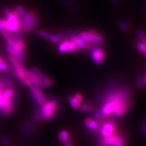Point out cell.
Returning <instances> with one entry per match:
<instances>
[{"mask_svg":"<svg viewBox=\"0 0 146 146\" xmlns=\"http://www.w3.org/2000/svg\"><path fill=\"white\" fill-rule=\"evenodd\" d=\"M20 31L31 32L38 25V20L33 12H27L24 17L19 15Z\"/></svg>","mask_w":146,"mask_h":146,"instance_id":"cell-2","label":"cell"},{"mask_svg":"<svg viewBox=\"0 0 146 146\" xmlns=\"http://www.w3.org/2000/svg\"><path fill=\"white\" fill-rule=\"evenodd\" d=\"M91 108V105L88 103H84L82 105H80L79 107V109L83 112H88L90 110Z\"/></svg>","mask_w":146,"mask_h":146,"instance_id":"cell-20","label":"cell"},{"mask_svg":"<svg viewBox=\"0 0 146 146\" xmlns=\"http://www.w3.org/2000/svg\"><path fill=\"white\" fill-rule=\"evenodd\" d=\"M73 97H74L77 100V101H79L80 103L82 101V100H83V98H82V96L80 93H76V94H75L74 96H73Z\"/></svg>","mask_w":146,"mask_h":146,"instance_id":"cell-34","label":"cell"},{"mask_svg":"<svg viewBox=\"0 0 146 146\" xmlns=\"http://www.w3.org/2000/svg\"><path fill=\"white\" fill-rule=\"evenodd\" d=\"M6 30V20L4 18H0V32Z\"/></svg>","mask_w":146,"mask_h":146,"instance_id":"cell-27","label":"cell"},{"mask_svg":"<svg viewBox=\"0 0 146 146\" xmlns=\"http://www.w3.org/2000/svg\"><path fill=\"white\" fill-rule=\"evenodd\" d=\"M68 100H69V102L70 106L74 108V109H78L80 107V103L77 101V100L73 97V96H70L68 98Z\"/></svg>","mask_w":146,"mask_h":146,"instance_id":"cell-17","label":"cell"},{"mask_svg":"<svg viewBox=\"0 0 146 146\" xmlns=\"http://www.w3.org/2000/svg\"><path fill=\"white\" fill-rule=\"evenodd\" d=\"M27 86H28L30 88L31 90V96L35 100V101L39 105L42 106L46 101V98L43 91L38 88V86L35 85L31 80Z\"/></svg>","mask_w":146,"mask_h":146,"instance_id":"cell-5","label":"cell"},{"mask_svg":"<svg viewBox=\"0 0 146 146\" xmlns=\"http://www.w3.org/2000/svg\"><path fill=\"white\" fill-rule=\"evenodd\" d=\"M145 75H144L143 77L142 76H140L138 80V84H137V85L139 88H141L143 87L144 85H145Z\"/></svg>","mask_w":146,"mask_h":146,"instance_id":"cell-22","label":"cell"},{"mask_svg":"<svg viewBox=\"0 0 146 146\" xmlns=\"http://www.w3.org/2000/svg\"><path fill=\"white\" fill-rule=\"evenodd\" d=\"M58 102L55 100L46 101L42 106L37 115V118L40 120H48L53 117L54 114L58 108Z\"/></svg>","mask_w":146,"mask_h":146,"instance_id":"cell-1","label":"cell"},{"mask_svg":"<svg viewBox=\"0 0 146 146\" xmlns=\"http://www.w3.org/2000/svg\"><path fill=\"white\" fill-rule=\"evenodd\" d=\"M115 130V126L111 122H106L103 124L101 129V133L103 136L107 137L113 135Z\"/></svg>","mask_w":146,"mask_h":146,"instance_id":"cell-11","label":"cell"},{"mask_svg":"<svg viewBox=\"0 0 146 146\" xmlns=\"http://www.w3.org/2000/svg\"><path fill=\"white\" fill-rule=\"evenodd\" d=\"M80 37L84 40L85 42L90 43V44H99L97 40L94 37L93 35L90 33L89 32H82L80 33L79 35Z\"/></svg>","mask_w":146,"mask_h":146,"instance_id":"cell-12","label":"cell"},{"mask_svg":"<svg viewBox=\"0 0 146 146\" xmlns=\"http://www.w3.org/2000/svg\"><path fill=\"white\" fill-rule=\"evenodd\" d=\"M6 20V30L9 34H15L20 33V26L19 22V15L14 10L12 11L11 14L5 18Z\"/></svg>","mask_w":146,"mask_h":146,"instance_id":"cell-4","label":"cell"},{"mask_svg":"<svg viewBox=\"0 0 146 146\" xmlns=\"http://www.w3.org/2000/svg\"><path fill=\"white\" fill-rule=\"evenodd\" d=\"M88 32L93 35L94 37L96 38V40H97V42L99 44L103 42L104 38L102 37V36H101V35H100V34L98 33L96 31H95L94 30H90Z\"/></svg>","mask_w":146,"mask_h":146,"instance_id":"cell-18","label":"cell"},{"mask_svg":"<svg viewBox=\"0 0 146 146\" xmlns=\"http://www.w3.org/2000/svg\"><path fill=\"white\" fill-rule=\"evenodd\" d=\"M31 71L36 76H38L41 81H42V84H41L40 86H42L43 88H49V86H51L53 84V81L41 72L38 68H36V67H33Z\"/></svg>","mask_w":146,"mask_h":146,"instance_id":"cell-7","label":"cell"},{"mask_svg":"<svg viewBox=\"0 0 146 146\" xmlns=\"http://www.w3.org/2000/svg\"><path fill=\"white\" fill-rule=\"evenodd\" d=\"M137 48L138 49L139 51L140 52H142L143 54H145V44H144L142 42L138 43L137 44Z\"/></svg>","mask_w":146,"mask_h":146,"instance_id":"cell-24","label":"cell"},{"mask_svg":"<svg viewBox=\"0 0 146 146\" xmlns=\"http://www.w3.org/2000/svg\"><path fill=\"white\" fill-rule=\"evenodd\" d=\"M104 115H102V112L100 111H97V112H96L94 114V115H93V119H94V120H99V119H101L102 117V116H103Z\"/></svg>","mask_w":146,"mask_h":146,"instance_id":"cell-31","label":"cell"},{"mask_svg":"<svg viewBox=\"0 0 146 146\" xmlns=\"http://www.w3.org/2000/svg\"><path fill=\"white\" fill-rule=\"evenodd\" d=\"M58 51L61 53L74 52L77 51V48L76 46L70 40H66L62 42L58 45Z\"/></svg>","mask_w":146,"mask_h":146,"instance_id":"cell-8","label":"cell"},{"mask_svg":"<svg viewBox=\"0 0 146 146\" xmlns=\"http://www.w3.org/2000/svg\"><path fill=\"white\" fill-rule=\"evenodd\" d=\"M70 40L73 43H74L77 48L85 49L91 51L93 47L91 44L85 42L79 36H72Z\"/></svg>","mask_w":146,"mask_h":146,"instance_id":"cell-9","label":"cell"},{"mask_svg":"<svg viewBox=\"0 0 146 146\" xmlns=\"http://www.w3.org/2000/svg\"><path fill=\"white\" fill-rule=\"evenodd\" d=\"M9 69V66L7 63L4 60L1 62H0V71H6Z\"/></svg>","mask_w":146,"mask_h":146,"instance_id":"cell-25","label":"cell"},{"mask_svg":"<svg viewBox=\"0 0 146 146\" xmlns=\"http://www.w3.org/2000/svg\"><path fill=\"white\" fill-rule=\"evenodd\" d=\"M14 94L15 91L13 89V88H6L3 91H1V96L6 101H8V100L12 99L13 97L14 96Z\"/></svg>","mask_w":146,"mask_h":146,"instance_id":"cell-13","label":"cell"},{"mask_svg":"<svg viewBox=\"0 0 146 146\" xmlns=\"http://www.w3.org/2000/svg\"><path fill=\"white\" fill-rule=\"evenodd\" d=\"M9 62L13 69V72L16 78L19 80L21 83L25 85L26 80L28 79L26 76V69L23 65L21 62L13 56H10L9 57Z\"/></svg>","mask_w":146,"mask_h":146,"instance_id":"cell-3","label":"cell"},{"mask_svg":"<svg viewBox=\"0 0 146 146\" xmlns=\"http://www.w3.org/2000/svg\"><path fill=\"white\" fill-rule=\"evenodd\" d=\"M38 35L41 36V37H42L44 39H47L48 40V38L49 36V34L47 32L44 31H40L38 32Z\"/></svg>","mask_w":146,"mask_h":146,"instance_id":"cell-28","label":"cell"},{"mask_svg":"<svg viewBox=\"0 0 146 146\" xmlns=\"http://www.w3.org/2000/svg\"><path fill=\"white\" fill-rule=\"evenodd\" d=\"M1 80L3 82L4 87H5L6 88H12V86H13L12 82L10 79L8 78V77H4V78H3Z\"/></svg>","mask_w":146,"mask_h":146,"instance_id":"cell-19","label":"cell"},{"mask_svg":"<svg viewBox=\"0 0 146 146\" xmlns=\"http://www.w3.org/2000/svg\"><path fill=\"white\" fill-rule=\"evenodd\" d=\"M1 35L6 40L7 39H8L9 38L11 37V34H9L8 32L6 31V30H4V31H3L1 32Z\"/></svg>","mask_w":146,"mask_h":146,"instance_id":"cell-33","label":"cell"},{"mask_svg":"<svg viewBox=\"0 0 146 146\" xmlns=\"http://www.w3.org/2000/svg\"><path fill=\"white\" fill-rule=\"evenodd\" d=\"M124 143V139L123 138H119L117 139V141L114 144L113 146H123V144Z\"/></svg>","mask_w":146,"mask_h":146,"instance_id":"cell-29","label":"cell"},{"mask_svg":"<svg viewBox=\"0 0 146 146\" xmlns=\"http://www.w3.org/2000/svg\"><path fill=\"white\" fill-rule=\"evenodd\" d=\"M58 138H59V139H60L63 143L68 142V141H70L69 133H68V131L65 130H63L60 132Z\"/></svg>","mask_w":146,"mask_h":146,"instance_id":"cell-16","label":"cell"},{"mask_svg":"<svg viewBox=\"0 0 146 146\" xmlns=\"http://www.w3.org/2000/svg\"><path fill=\"white\" fill-rule=\"evenodd\" d=\"M118 138V136L116 135H110L109 136L104 137L103 139V143L106 145H113Z\"/></svg>","mask_w":146,"mask_h":146,"instance_id":"cell-15","label":"cell"},{"mask_svg":"<svg viewBox=\"0 0 146 146\" xmlns=\"http://www.w3.org/2000/svg\"><path fill=\"white\" fill-rule=\"evenodd\" d=\"M2 60H3V59L1 57H0V62H1Z\"/></svg>","mask_w":146,"mask_h":146,"instance_id":"cell-36","label":"cell"},{"mask_svg":"<svg viewBox=\"0 0 146 146\" xmlns=\"http://www.w3.org/2000/svg\"><path fill=\"white\" fill-rule=\"evenodd\" d=\"M61 39V37L59 35H51L50 34L48 38V40L52 42H58Z\"/></svg>","mask_w":146,"mask_h":146,"instance_id":"cell-23","label":"cell"},{"mask_svg":"<svg viewBox=\"0 0 146 146\" xmlns=\"http://www.w3.org/2000/svg\"><path fill=\"white\" fill-rule=\"evenodd\" d=\"M0 143H1L3 145H9L11 143V140L9 139L8 137L5 136H3L0 137Z\"/></svg>","mask_w":146,"mask_h":146,"instance_id":"cell-21","label":"cell"},{"mask_svg":"<svg viewBox=\"0 0 146 146\" xmlns=\"http://www.w3.org/2000/svg\"><path fill=\"white\" fill-rule=\"evenodd\" d=\"M85 124L88 129L97 131L99 130V125L96 121L91 118H86L85 120Z\"/></svg>","mask_w":146,"mask_h":146,"instance_id":"cell-14","label":"cell"},{"mask_svg":"<svg viewBox=\"0 0 146 146\" xmlns=\"http://www.w3.org/2000/svg\"><path fill=\"white\" fill-rule=\"evenodd\" d=\"M14 102L12 99L6 101V104L3 107H0V113L3 116H7L12 112L14 109Z\"/></svg>","mask_w":146,"mask_h":146,"instance_id":"cell-10","label":"cell"},{"mask_svg":"<svg viewBox=\"0 0 146 146\" xmlns=\"http://www.w3.org/2000/svg\"><path fill=\"white\" fill-rule=\"evenodd\" d=\"M2 11L3 12V14L4 15V16H5V18L7 17L9 15H10L11 12V11L10 9L6 7H3L2 8Z\"/></svg>","mask_w":146,"mask_h":146,"instance_id":"cell-32","label":"cell"},{"mask_svg":"<svg viewBox=\"0 0 146 146\" xmlns=\"http://www.w3.org/2000/svg\"><path fill=\"white\" fill-rule=\"evenodd\" d=\"M137 34H138L139 38L143 42L142 43L145 44V35H144V34L143 33V32L141 30H138L137 31Z\"/></svg>","mask_w":146,"mask_h":146,"instance_id":"cell-26","label":"cell"},{"mask_svg":"<svg viewBox=\"0 0 146 146\" xmlns=\"http://www.w3.org/2000/svg\"><path fill=\"white\" fill-rule=\"evenodd\" d=\"M118 25L119 26V27H121V28L122 29V30H124V31H126L128 29V25L125 22L123 21H119L118 22Z\"/></svg>","mask_w":146,"mask_h":146,"instance_id":"cell-30","label":"cell"},{"mask_svg":"<svg viewBox=\"0 0 146 146\" xmlns=\"http://www.w3.org/2000/svg\"><path fill=\"white\" fill-rule=\"evenodd\" d=\"M63 144H64V146H72V144L70 143V141H68V142H66L65 143H63Z\"/></svg>","mask_w":146,"mask_h":146,"instance_id":"cell-35","label":"cell"},{"mask_svg":"<svg viewBox=\"0 0 146 146\" xmlns=\"http://www.w3.org/2000/svg\"><path fill=\"white\" fill-rule=\"evenodd\" d=\"M90 57L95 63L98 64V65H100V64H101L103 62L104 60V50L100 48L93 47V48L91 50Z\"/></svg>","mask_w":146,"mask_h":146,"instance_id":"cell-6","label":"cell"}]
</instances>
